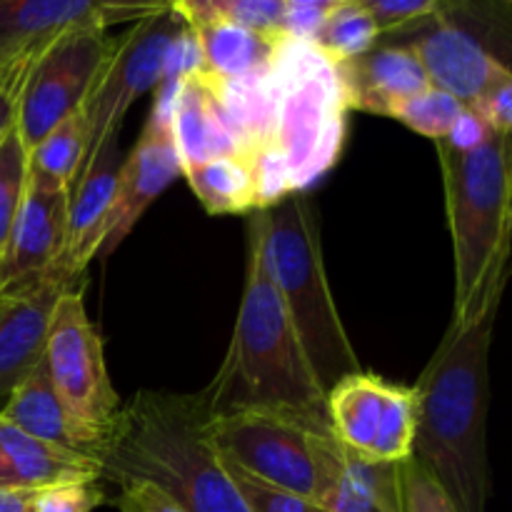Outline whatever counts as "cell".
I'll list each match as a JSON object with an SVG mask.
<instances>
[{"mask_svg": "<svg viewBox=\"0 0 512 512\" xmlns=\"http://www.w3.org/2000/svg\"><path fill=\"white\" fill-rule=\"evenodd\" d=\"M498 308L450 323L415 390L413 458L438 480L458 512H488L490 348Z\"/></svg>", "mask_w": 512, "mask_h": 512, "instance_id": "obj_1", "label": "cell"}, {"mask_svg": "<svg viewBox=\"0 0 512 512\" xmlns=\"http://www.w3.org/2000/svg\"><path fill=\"white\" fill-rule=\"evenodd\" d=\"M198 398L205 418L245 410H288L328 423L325 390L280 303L253 225L233 338L213 383L200 390Z\"/></svg>", "mask_w": 512, "mask_h": 512, "instance_id": "obj_2", "label": "cell"}, {"mask_svg": "<svg viewBox=\"0 0 512 512\" xmlns=\"http://www.w3.org/2000/svg\"><path fill=\"white\" fill-rule=\"evenodd\" d=\"M203 423L198 395L143 390L115 420L103 480H145L188 512H250Z\"/></svg>", "mask_w": 512, "mask_h": 512, "instance_id": "obj_3", "label": "cell"}, {"mask_svg": "<svg viewBox=\"0 0 512 512\" xmlns=\"http://www.w3.org/2000/svg\"><path fill=\"white\" fill-rule=\"evenodd\" d=\"M443 168L445 208L455 260L450 323H470L500 305L510 260V135L493 133L478 150L460 153L435 143Z\"/></svg>", "mask_w": 512, "mask_h": 512, "instance_id": "obj_4", "label": "cell"}, {"mask_svg": "<svg viewBox=\"0 0 512 512\" xmlns=\"http://www.w3.org/2000/svg\"><path fill=\"white\" fill-rule=\"evenodd\" d=\"M250 225L263 245L265 268L290 325L328 393L338 380L363 368L328 283L318 210L305 193H290L273 208L258 210Z\"/></svg>", "mask_w": 512, "mask_h": 512, "instance_id": "obj_5", "label": "cell"}, {"mask_svg": "<svg viewBox=\"0 0 512 512\" xmlns=\"http://www.w3.org/2000/svg\"><path fill=\"white\" fill-rule=\"evenodd\" d=\"M275 118L270 155L288 193H305L340 158L348 103L338 70L310 43L283 40L273 63Z\"/></svg>", "mask_w": 512, "mask_h": 512, "instance_id": "obj_6", "label": "cell"}, {"mask_svg": "<svg viewBox=\"0 0 512 512\" xmlns=\"http://www.w3.org/2000/svg\"><path fill=\"white\" fill-rule=\"evenodd\" d=\"M205 438L225 463L318 503L335 443L330 423L288 410L205 418Z\"/></svg>", "mask_w": 512, "mask_h": 512, "instance_id": "obj_7", "label": "cell"}, {"mask_svg": "<svg viewBox=\"0 0 512 512\" xmlns=\"http://www.w3.org/2000/svg\"><path fill=\"white\" fill-rule=\"evenodd\" d=\"M183 28L178 15L165 5L160 13L133 23L123 38H115L113 53L83 105L88 143L78 178L93 165L105 145L118 140L130 105L163 83L168 53Z\"/></svg>", "mask_w": 512, "mask_h": 512, "instance_id": "obj_8", "label": "cell"}, {"mask_svg": "<svg viewBox=\"0 0 512 512\" xmlns=\"http://www.w3.org/2000/svg\"><path fill=\"white\" fill-rule=\"evenodd\" d=\"M43 368L60 403L80 420L110 433L123 410L105 368L103 340L88 318L83 290L73 285L60 295L45 340Z\"/></svg>", "mask_w": 512, "mask_h": 512, "instance_id": "obj_9", "label": "cell"}, {"mask_svg": "<svg viewBox=\"0 0 512 512\" xmlns=\"http://www.w3.org/2000/svg\"><path fill=\"white\" fill-rule=\"evenodd\" d=\"M113 48L115 38L105 30H75L35 55L15 110V128L25 148H33L83 108Z\"/></svg>", "mask_w": 512, "mask_h": 512, "instance_id": "obj_10", "label": "cell"}, {"mask_svg": "<svg viewBox=\"0 0 512 512\" xmlns=\"http://www.w3.org/2000/svg\"><path fill=\"white\" fill-rule=\"evenodd\" d=\"M333 438L343 448L380 460L405 463L413 458L415 390L375 373L345 375L325 393Z\"/></svg>", "mask_w": 512, "mask_h": 512, "instance_id": "obj_11", "label": "cell"}, {"mask_svg": "<svg viewBox=\"0 0 512 512\" xmlns=\"http://www.w3.org/2000/svg\"><path fill=\"white\" fill-rule=\"evenodd\" d=\"M168 3L123 0H0V70L75 30L138 23Z\"/></svg>", "mask_w": 512, "mask_h": 512, "instance_id": "obj_12", "label": "cell"}, {"mask_svg": "<svg viewBox=\"0 0 512 512\" xmlns=\"http://www.w3.org/2000/svg\"><path fill=\"white\" fill-rule=\"evenodd\" d=\"M178 178H183V165L168 128V90L158 85V95L150 105L138 143L120 163L118 190L105 220L98 260H105L113 250H118L145 210Z\"/></svg>", "mask_w": 512, "mask_h": 512, "instance_id": "obj_13", "label": "cell"}, {"mask_svg": "<svg viewBox=\"0 0 512 512\" xmlns=\"http://www.w3.org/2000/svg\"><path fill=\"white\" fill-rule=\"evenodd\" d=\"M78 285L60 265L0 293V398H8L40 363L60 295Z\"/></svg>", "mask_w": 512, "mask_h": 512, "instance_id": "obj_14", "label": "cell"}, {"mask_svg": "<svg viewBox=\"0 0 512 512\" xmlns=\"http://www.w3.org/2000/svg\"><path fill=\"white\" fill-rule=\"evenodd\" d=\"M423 23L425 28L403 45L418 55L430 88L453 95L463 105H473L495 80L512 75L510 65L490 53L478 35L450 18L445 3H440L438 13Z\"/></svg>", "mask_w": 512, "mask_h": 512, "instance_id": "obj_15", "label": "cell"}, {"mask_svg": "<svg viewBox=\"0 0 512 512\" xmlns=\"http://www.w3.org/2000/svg\"><path fill=\"white\" fill-rule=\"evenodd\" d=\"M70 193L30 183L0 255V293L50 273L63 260L68 240Z\"/></svg>", "mask_w": 512, "mask_h": 512, "instance_id": "obj_16", "label": "cell"}, {"mask_svg": "<svg viewBox=\"0 0 512 512\" xmlns=\"http://www.w3.org/2000/svg\"><path fill=\"white\" fill-rule=\"evenodd\" d=\"M160 85L168 90V128L183 168L218 155H243L223 100L203 70L195 68L175 83Z\"/></svg>", "mask_w": 512, "mask_h": 512, "instance_id": "obj_17", "label": "cell"}, {"mask_svg": "<svg viewBox=\"0 0 512 512\" xmlns=\"http://www.w3.org/2000/svg\"><path fill=\"white\" fill-rule=\"evenodd\" d=\"M0 418L8 420L10 425L20 428L23 433L43 440V443L68 450V453L93 458L100 465H103V458L110 445V435H113V430L105 433V430L80 423L60 403L43 363L8 395V403H5Z\"/></svg>", "mask_w": 512, "mask_h": 512, "instance_id": "obj_18", "label": "cell"}, {"mask_svg": "<svg viewBox=\"0 0 512 512\" xmlns=\"http://www.w3.org/2000/svg\"><path fill=\"white\" fill-rule=\"evenodd\" d=\"M348 110L390 118L403 100L430 88L418 55L408 45H375L368 53L335 65Z\"/></svg>", "mask_w": 512, "mask_h": 512, "instance_id": "obj_19", "label": "cell"}, {"mask_svg": "<svg viewBox=\"0 0 512 512\" xmlns=\"http://www.w3.org/2000/svg\"><path fill=\"white\" fill-rule=\"evenodd\" d=\"M120 150L118 140L105 145L88 170L78 178L70 190L68 203V240L60 268L70 278H80L90 260H98L103 228L113 205L120 178Z\"/></svg>", "mask_w": 512, "mask_h": 512, "instance_id": "obj_20", "label": "cell"}, {"mask_svg": "<svg viewBox=\"0 0 512 512\" xmlns=\"http://www.w3.org/2000/svg\"><path fill=\"white\" fill-rule=\"evenodd\" d=\"M73 480H103V465L43 443L0 418V490L35 493Z\"/></svg>", "mask_w": 512, "mask_h": 512, "instance_id": "obj_21", "label": "cell"}, {"mask_svg": "<svg viewBox=\"0 0 512 512\" xmlns=\"http://www.w3.org/2000/svg\"><path fill=\"white\" fill-rule=\"evenodd\" d=\"M168 8L193 35L195 45H198L200 70L218 80L248 78V75L263 73L275 63V55L285 40L265 38V35H255L233 23H225V20L198 15L185 8L180 0L168 3Z\"/></svg>", "mask_w": 512, "mask_h": 512, "instance_id": "obj_22", "label": "cell"}, {"mask_svg": "<svg viewBox=\"0 0 512 512\" xmlns=\"http://www.w3.org/2000/svg\"><path fill=\"white\" fill-rule=\"evenodd\" d=\"M400 465L363 458L335 443L318 505L323 512H403Z\"/></svg>", "mask_w": 512, "mask_h": 512, "instance_id": "obj_23", "label": "cell"}, {"mask_svg": "<svg viewBox=\"0 0 512 512\" xmlns=\"http://www.w3.org/2000/svg\"><path fill=\"white\" fill-rule=\"evenodd\" d=\"M190 190L213 215H240L263 210L253 163L245 155H218L183 168Z\"/></svg>", "mask_w": 512, "mask_h": 512, "instance_id": "obj_24", "label": "cell"}, {"mask_svg": "<svg viewBox=\"0 0 512 512\" xmlns=\"http://www.w3.org/2000/svg\"><path fill=\"white\" fill-rule=\"evenodd\" d=\"M88 125L83 108L55 125L43 140L28 150V180L45 188L73 190L85 158Z\"/></svg>", "mask_w": 512, "mask_h": 512, "instance_id": "obj_25", "label": "cell"}, {"mask_svg": "<svg viewBox=\"0 0 512 512\" xmlns=\"http://www.w3.org/2000/svg\"><path fill=\"white\" fill-rule=\"evenodd\" d=\"M378 40V28L365 13L363 3L360 0H338L333 13L325 18L315 38L310 40V45L320 55H325L330 63L338 65L373 50Z\"/></svg>", "mask_w": 512, "mask_h": 512, "instance_id": "obj_26", "label": "cell"}, {"mask_svg": "<svg viewBox=\"0 0 512 512\" xmlns=\"http://www.w3.org/2000/svg\"><path fill=\"white\" fill-rule=\"evenodd\" d=\"M25 190H28V148L13 120V125L0 135V255L20 213Z\"/></svg>", "mask_w": 512, "mask_h": 512, "instance_id": "obj_27", "label": "cell"}, {"mask_svg": "<svg viewBox=\"0 0 512 512\" xmlns=\"http://www.w3.org/2000/svg\"><path fill=\"white\" fill-rule=\"evenodd\" d=\"M468 105L460 103L453 95L443 93L438 88H425L423 93L413 95V98L403 100L398 108L390 113V118L403 123L405 128L415 130V133L425 135L433 143H440L450 135L455 128L458 118Z\"/></svg>", "mask_w": 512, "mask_h": 512, "instance_id": "obj_28", "label": "cell"}, {"mask_svg": "<svg viewBox=\"0 0 512 512\" xmlns=\"http://www.w3.org/2000/svg\"><path fill=\"white\" fill-rule=\"evenodd\" d=\"M188 10L265 38H283L285 0H180Z\"/></svg>", "mask_w": 512, "mask_h": 512, "instance_id": "obj_29", "label": "cell"}, {"mask_svg": "<svg viewBox=\"0 0 512 512\" xmlns=\"http://www.w3.org/2000/svg\"><path fill=\"white\" fill-rule=\"evenodd\" d=\"M225 468H228L230 478H233L235 488L240 490V495H243L245 505H248L250 512H323V508H320L318 503L303 498V495H295L290 493V490L263 483V480L243 473V470L235 468V465L230 463H225Z\"/></svg>", "mask_w": 512, "mask_h": 512, "instance_id": "obj_30", "label": "cell"}, {"mask_svg": "<svg viewBox=\"0 0 512 512\" xmlns=\"http://www.w3.org/2000/svg\"><path fill=\"white\" fill-rule=\"evenodd\" d=\"M400 503L403 512H458L443 485L415 458L400 465Z\"/></svg>", "mask_w": 512, "mask_h": 512, "instance_id": "obj_31", "label": "cell"}, {"mask_svg": "<svg viewBox=\"0 0 512 512\" xmlns=\"http://www.w3.org/2000/svg\"><path fill=\"white\" fill-rule=\"evenodd\" d=\"M105 500L100 480H73L30 493V512H93Z\"/></svg>", "mask_w": 512, "mask_h": 512, "instance_id": "obj_32", "label": "cell"}, {"mask_svg": "<svg viewBox=\"0 0 512 512\" xmlns=\"http://www.w3.org/2000/svg\"><path fill=\"white\" fill-rule=\"evenodd\" d=\"M360 3L380 35L423 23L440 10L438 0H360Z\"/></svg>", "mask_w": 512, "mask_h": 512, "instance_id": "obj_33", "label": "cell"}, {"mask_svg": "<svg viewBox=\"0 0 512 512\" xmlns=\"http://www.w3.org/2000/svg\"><path fill=\"white\" fill-rule=\"evenodd\" d=\"M335 5L338 0H285L283 38L310 43Z\"/></svg>", "mask_w": 512, "mask_h": 512, "instance_id": "obj_34", "label": "cell"}, {"mask_svg": "<svg viewBox=\"0 0 512 512\" xmlns=\"http://www.w3.org/2000/svg\"><path fill=\"white\" fill-rule=\"evenodd\" d=\"M115 483H118L115 508L120 512H188L175 500H170L163 490L145 483V480L118 478Z\"/></svg>", "mask_w": 512, "mask_h": 512, "instance_id": "obj_35", "label": "cell"}, {"mask_svg": "<svg viewBox=\"0 0 512 512\" xmlns=\"http://www.w3.org/2000/svg\"><path fill=\"white\" fill-rule=\"evenodd\" d=\"M475 113L483 118V123L488 125L493 133L498 135H510L512 130V75H505V78L495 80L490 88H485L483 93L478 95L473 105Z\"/></svg>", "mask_w": 512, "mask_h": 512, "instance_id": "obj_36", "label": "cell"}, {"mask_svg": "<svg viewBox=\"0 0 512 512\" xmlns=\"http://www.w3.org/2000/svg\"><path fill=\"white\" fill-rule=\"evenodd\" d=\"M40 53V50H38ZM25 55L18 63L8 65L5 70H0V135L13 125L15 110H18V98L20 90H23L25 78H28V70L33 65L35 55Z\"/></svg>", "mask_w": 512, "mask_h": 512, "instance_id": "obj_37", "label": "cell"}, {"mask_svg": "<svg viewBox=\"0 0 512 512\" xmlns=\"http://www.w3.org/2000/svg\"><path fill=\"white\" fill-rule=\"evenodd\" d=\"M490 135H493V130L483 123V118L473 108H465L443 143L453 150H460V153H470V150H478Z\"/></svg>", "mask_w": 512, "mask_h": 512, "instance_id": "obj_38", "label": "cell"}, {"mask_svg": "<svg viewBox=\"0 0 512 512\" xmlns=\"http://www.w3.org/2000/svg\"><path fill=\"white\" fill-rule=\"evenodd\" d=\"M0 512H30V493L0 490Z\"/></svg>", "mask_w": 512, "mask_h": 512, "instance_id": "obj_39", "label": "cell"}]
</instances>
